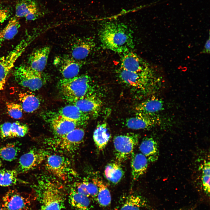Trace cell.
I'll list each match as a JSON object with an SVG mask.
<instances>
[{
  "instance_id": "cell-15",
  "label": "cell",
  "mask_w": 210,
  "mask_h": 210,
  "mask_svg": "<svg viewBox=\"0 0 210 210\" xmlns=\"http://www.w3.org/2000/svg\"><path fill=\"white\" fill-rule=\"evenodd\" d=\"M95 46V42L91 38H78L70 46V55L76 60H82L88 56Z\"/></svg>"
},
{
  "instance_id": "cell-37",
  "label": "cell",
  "mask_w": 210,
  "mask_h": 210,
  "mask_svg": "<svg viewBox=\"0 0 210 210\" xmlns=\"http://www.w3.org/2000/svg\"><path fill=\"white\" fill-rule=\"evenodd\" d=\"M12 123L6 122L0 126V132L1 138H9Z\"/></svg>"
},
{
  "instance_id": "cell-36",
  "label": "cell",
  "mask_w": 210,
  "mask_h": 210,
  "mask_svg": "<svg viewBox=\"0 0 210 210\" xmlns=\"http://www.w3.org/2000/svg\"><path fill=\"white\" fill-rule=\"evenodd\" d=\"M11 12L9 7L0 4V23L8 18L11 15Z\"/></svg>"
},
{
  "instance_id": "cell-14",
  "label": "cell",
  "mask_w": 210,
  "mask_h": 210,
  "mask_svg": "<svg viewBox=\"0 0 210 210\" xmlns=\"http://www.w3.org/2000/svg\"><path fill=\"white\" fill-rule=\"evenodd\" d=\"M43 14L34 0H19L16 4L15 16L17 18L24 17L27 20L32 21Z\"/></svg>"
},
{
  "instance_id": "cell-16",
  "label": "cell",
  "mask_w": 210,
  "mask_h": 210,
  "mask_svg": "<svg viewBox=\"0 0 210 210\" xmlns=\"http://www.w3.org/2000/svg\"><path fill=\"white\" fill-rule=\"evenodd\" d=\"M4 210H26L28 201L24 196L13 190L8 191L2 198Z\"/></svg>"
},
{
  "instance_id": "cell-42",
  "label": "cell",
  "mask_w": 210,
  "mask_h": 210,
  "mask_svg": "<svg viewBox=\"0 0 210 210\" xmlns=\"http://www.w3.org/2000/svg\"><path fill=\"white\" fill-rule=\"evenodd\" d=\"M1 134H0V141L1 139Z\"/></svg>"
},
{
  "instance_id": "cell-17",
  "label": "cell",
  "mask_w": 210,
  "mask_h": 210,
  "mask_svg": "<svg viewBox=\"0 0 210 210\" xmlns=\"http://www.w3.org/2000/svg\"><path fill=\"white\" fill-rule=\"evenodd\" d=\"M82 61L76 60L70 55L62 57L60 62L59 70L64 78L69 79L77 76L83 65Z\"/></svg>"
},
{
  "instance_id": "cell-21",
  "label": "cell",
  "mask_w": 210,
  "mask_h": 210,
  "mask_svg": "<svg viewBox=\"0 0 210 210\" xmlns=\"http://www.w3.org/2000/svg\"><path fill=\"white\" fill-rule=\"evenodd\" d=\"M51 125L57 137L63 136L77 127L75 122L59 115L52 120Z\"/></svg>"
},
{
  "instance_id": "cell-13",
  "label": "cell",
  "mask_w": 210,
  "mask_h": 210,
  "mask_svg": "<svg viewBox=\"0 0 210 210\" xmlns=\"http://www.w3.org/2000/svg\"><path fill=\"white\" fill-rule=\"evenodd\" d=\"M160 123V118L156 115L151 116L136 112L135 116L126 120L125 125L128 128L138 130L150 129Z\"/></svg>"
},
{
  "instance_id": "cell-11",
  "label": "cell",
  "mask_w": 210,
  "mask_h": 210,
  "mask_svg": "<svg viewBox=\"0 0 210 210\" xmlns=\"http://www.w3.org/2000/svg\"><path fill=\"white\" fill-rule=\"evenodd\" d=\"M120 68L135 73L147 71L152 69L146 62L132 51L122 54Z\"/></svg>"
},
{
  "instance_id": "cell-23",
  "label": "cell",
  "mask_w": 210,
  "mask_h": 210,
  "mask_svg": "<svg viewBox=\"0 0 210 210\" xmlns=\"http://www.w3.org/2000/svg\"><path fill=\"white\" fill-rule=\"evenodd\" d=\"M131 158L132 177L133 181H136L146 172L148 162L146 157L141 153H133Z\"/></svg>"
},
{
  "instance_id": "cell-26",
  "label": "cell",
  "mask_w": 210,
  "mask_h": 210,
  "mask_svg": "<svg viewBox=\"0 0 210 210\" xmlns=\"http://www.w3.org/2000/svg\"><path fill=\"white\" fill-rule=\"evenodd\" d=\"M69 201L74 210H90V197L78 192L74 188L70 190Z\"/></svg>"
},
{
  "instance_id": "cell-19",
  "label": "cell",
  "mask_w": 210,
  "mask_h": 210,
  "mask_svg": "<svg viewBox=\"0 0 210 210\" xmlns=\"http://www.w3.org/2000/svg\"><path fill=\"white\" fill-rule=\"evenodd\" d=\"M119 210H143L147 202L142 196L131 194L122 197L120 200Z\"/></svg>"
},
{
  "instance_id": "cell-34",
  "label": "cell",
  "mask_w": 210,
  "mask_h": 210,
  "mask_svg": "<svg viewBox=\"0 0 210 210\" xmlns=\"http://www.w3.org/2000/svg\"><path fill=\"white\" fill-rule=\"evenodd\" d=\"M29 128L25 124L16 121L12 123L9 138L22 137L28 133Z\"/></svg>"
},
{
  "instance_id": "cell-40",
  "label": "cell",
  "mask_w": 210,
  "mask_h": 210,
  "mask_svg": "<svg viewBox=\"0 0 210 210\" xmlns=\"http://www.w3.org/2000/svg\"><path fill=\"white\" fill-rule=\"evenodd\" d=\"M210 39L209 38L206 41L205 46L204 49L207 52H209L210 51Z\"/></svg>"
},
{
  "instance_id": "cell-39",
  "label": "cell",
  "mask_w": 210,
  "mask_h": 210,
  "mask_svg": "<svg viewBox=\"0 0 210 210\" xmlns=\"http://www.w3.org/2000/svg\"><path fill=\"white\" fill-rule=\"evenodd\" d=\"M202 170V174L210 175L209 162H205L204 164Z\"/></svg>"
},
{
  "instance_id": "cell-2",
  "label": "cell",
  "mask_w": 210,
  "mask_h": 210,
  "mask_svg": "<svg viewBox=\"0 0 210 210\" xmlns=\"http://www.w3.org/2000/svg\"><path fill=\"white\" fill-rule=\"evenodd\" d=\"M59 86L63 96L70 102L93 94L95 90L90 77L86 74L63 78L60 80Z\"/></svg>"
},
{
  "instance_id": "cell-10",
  "label": "cell",
  "mask_w": 210,
  "mask_h": 210,
  "mask_svg": "<svg viewBox=\"0 0 210 210\" xmlns=\"http://www.w3.org/2000/svg\"><path fill=\"white\" fill-rule=\"evenodd\" d=\"M85 136V132L81 128L77 127L66 134L57 137L55 142L62 150L69 153H72L79 147Z\"/></svg>"
},
{
  "instance_id": "cell-30",
  "label": "cell",
  "mask_w": 210,
  "mask_h": 210,
  "mask_svg": "<svg viewBox=\"0 0 210 210\" xmlns=\"http://www.w3.org/2000/svg\"><path fill=\"white\" fill-rule=\"evenodd\" d=\"M20 26L17 17L11 18L6 26L0 32V41L13 39L18 33Z\"/></svg>"
},
{
  "instance_id": "cell-12",
  "label": "cell",
  "mask_w": 210,
  "mask_h": 210,
  "mask_svg": "<svg viewBox=\"0 0 210 210\" xmlns=\"http://www.w3.org/2000/svg\"><path fill=\"white\" fill-rule=\"evenodd\" d=\"M71 102L90 118L98 117L103 105L100 98L94 93Z\"/></svg>"
},
{
  "instance_id": "cell-31",
  "label": "cell",
  "mask_w": 210,
  "mask_h": 210,
  "mask_svg": "<svg viewBox=\"0 0 210 210\" xmlns=\"http://www.w3.org/2000/svg\"><path fill=\"white\" fill-rule=\"evenodd\" d=\"M78 192L87 196L97 199L98 188L92 181L91 182L86 179L77 183L74 188Z\"/></svg>"
},
{
  "instance_id": "cell-28",
  "label": "cell",
  "mask_w": 210,
  "mask_h": 210,
  "mask_svg": "<svg viewBox=\"0 0 210 210\" xmlns=\"http://www.w3.org/2000/svg\"><path fill=\"white\" fill-rule=\"evenodd\" d=\"M18 98L23 111L25 112H33L40 106L39 98L31 92H21L19 94Z\"/></svg>"
},
{
  "instance_id": "cell-32",
  "label": "cell",
  "mask_w": 210,
  "mask_h": 210,
  "mask_svg": "<svg viewBox=\"0 0 210 210\" xmlns=\"http://www.w3.org/2000/svg\"><path fill=\"white\" fill-rule=\"evenodd\" d=\"M20 150L17 143H8L0 147V158L6 161H12L16 158Z\"/></svg>"
},
{
  "instance_id": "cell-41",
  "label": "cell",
  "mask_w": 210,
  "mask_h": 210,
  "mask_svg": "<svg viewBox=\"0 0 210 210\" xmlns=\"http://www.w3.org/2000/svg\"><path fill=\"white\" fill-rule=\"evenodd\" d=\"M0 210H4V209L3 207H2L0 206Z\"/></svg>"
},
{
  "instance_id": "cell-5",
  "label": "cell",
  "mask_w": 210,
  "mask_h": 210,
  "mask_svg": "<svg viewBox=\"0 0 210 210\" xmlns=\"http://www.w3.org/2000/svg\"><path fill=\"white\" fill-rule=\"evenodd\" d=\"M119 80L123 83L135 89L146 90L152 86L155 81L153 69L145 71L135 73L128 71L120 68L117 72Z\"/></svg>"
},
{
  "instance_id": "cell-3",
  "label": "cell",
  "mask_w": 210,
  "mask_h": 210,
  "mask_svg": "<svg viewBox=\"0 0 210 210\" xmlns=\"http://www.w3.org/2000/svg\"><path fill=\"white\" fill-rule=\"evenodd\" d=\"M37 194L40 204L39 210H62L65 207L64 193L53 183L49 182L40 185Z\"/></svg>"
},
{
  "instance_id": "cell-22",
  "label": "cell",
  "mask_w": 210,
  "mask_h": 210,
  "mask_svg": "<svg viewBox=\"0 0 210 210\" xmlns=\"http://www.w3.org/2000/svg\"><path fill=\"white\" fill-rule=\"evenodd\" d=\"M59 115L76 122L78 125L86 124L90 118L74 104L69 105L59 110Z\"/></svg>"
},
{
  "instance_id": "cell-4",
  "label": "cell",
  "mask_w": 210,
  "mask_h": 210,
  "mask_svg": "<svg viewBox=\"0 0 210 210\" xmlns=\"http://www.w3.org/2000/svg\"><path fill=\"white\" fill-rule=\"evenodd\" d=\"M35 37V34L33 33L26 34L12 50L0 57V91L4 89L8 76L15 62Z\"/></svg>"
},
{
  "instance_id": "cell-27",
  "label": "cell",
  "mask_w": 210,
  "mask_h": 210,
  "mask_svg": "<svg viewBox=\"0 0 210 210\" xmlns=\"http://www.w3.org/2000/svg\"><path fill=\"white\" fill-rule=\"evenodd\" d=\"M117 162H112L106 166L104 174L107 180L113 184L118 183L123 178L124 171L120 164Z\"/></svg>"
},
{
  "instance_id": "cell-6",
  "label": "cell",
  "mask_w": 210,
  "mask_h": 210,
  "mask_svg": "<svg viewBox=\"0 0 210 210\" xmlns=\"http://www.w3.org/2000/svg\"><path fill=\"white\" fill-rule=\"evenodd\" d=\"M13 75L19 85L31 91L38 90L43 86L41 72L34 69L28 65H21L15 67Z\"/></svg>"
},
{
  "instance_id": "cell-38",
  "label": "cell",
  "mask_w": 210,
  "mask_h": 210,
  "mask_svg": "<svg viewBox=\"0 0 210 210\" xmlns=\"http://www.w3.org/2000/svg\"><path fill=\"white\" fill-rule=\"evenodd\" d=\"M202 181L204 190L205 193L209 195L210 193V175L202 174Z\"/></svg>"
},
{
  "instance_id": "cell-20",
  "label": "cell",
  "mask_w": 210,
  "mask_h": 210,
  "mask_svg": "<svg viewBox=\"0 0 210 210\" xmlns=\"http://www.w3.org/2000/svg\"><path fill=\"white\" fill-rule=\"evenodd\" d=\"M164 103L158 97H153L138 104L135 107L137 112L149 115H154L163 110Z\"/></svg>"
},
{
  "instance_id": "cell-9",
  "label": "cell",
  "mask_w": 210,
  "mask_h": 210,
  "mask_svg": "<svg viewBox=\"0 0 210 210\" xmlns=\"http://www.w3.org/2000/svg\"><path fill=\"white\" fill-rule=\"evenodd\" d=\"M49 155L44 150L33 148L22 155L20 158L16 169L19 174L30 171L40 164Z\"/></svg>"
},
{
  "instance_id": "cell-18",
  "label": "cell",
  "mask_w": 210,
  "mask_h": 210,
  "mask_svg": "<svg viewBox=\"0 0 210 210\" xmlns=\"http://www.w3.org/2000/svg\"><path fill=\"white\" fill-rule=\"evenodd\" d=\"M50 51V47L48 46L36 50L29 57L28 65L34 69L41 72L47 65Z\"/></svg>"
},
{
  "instance_id": "cell-7",
  "label": "cell",
  "mask_w": 210,
  "mask_h": 210,
  "mask_svg": "<svg viewBox=\"0 0 210 210\" xmlns=\"http://www.w3.org/2000/svg\"><path fill=\"white\" fill-rule=\"evenodd\" d=\"M139 139V136L134 133L116 136L113 139V144L117 161L120 163L124 162L131 157Z\"/></svg>"
},
{
  "instance_id": "cell-1",
  "label": "cell",
  "mask_w": 210,
  "mask_h": 210,
  "mask_svg": "<svg viewBox=\"0 0 210 210\" xmlns=\"http://www.w3.org/2000/svg\"><path fill=\"white\" fill-rule=\"evenodd\" d=\"M133 33L125 24L107 22L101 27L99 33L101 45L104 48L120 53L132 51L135 45Z\"/></svg>"
},
{
  "instance_id": "cell-29",
  "label": "cell",
  "mask_w": 210,
  "mask_h": 210,
  "mask_svg": "<svg viewBox=\"0 0 210 210\" xmlns=\"http://www.w3.org/2000/svg\"><path fill=\"white\" fill-rule=\"evenodd\" d=\"M92 181L95 183L98 188V193L97 200L101 206L106 207L111 203V198L110 192L103 181L99 178H94Z\"/></svg>"
},
{
  "instance_id": "cell-24",
  "label": "cell",
  "mask_w": 210,
  "mask_h": 210,
  "mask_svg": "<svg viewBox=\"0 0 210 210\" xmlns=\"http://www.w3.org/2000/svg\"><path fill=\"white\" fill-rule=\"evenodd\" d=\"M139 148L141 153L146 157L148 162H153L158 159L159 156L158 146L153 138H144L141 142Z\"/></svg>"
},
{
  "instance_id": "cell-8",
  "label": "cell",
  "mask_w": 210,
  "mask_h": 210,
  "mask_svg": "<svg viewBox=\"0 0 210 210\" xmlns=\"http://www.w3.org/2000/svg\"><path fill=\"white\" fill-rule=\"evenodd\" d=\"M47 169L61 179L65 180L77 175L69 160L63 155H49L46 159Z\"/></svg>"
},
{
  "instance_id": "cell-33",
  "label": "cell",
  "mask_w": 210,
  "mask_h": 210,
  "mask_svg": "<svg viewBox=\"0 0 210 210\" xmlns=\"http://www.w3.org/2000/svg\"><path fill=\"white\" fill-rule=\"evenodd\" d=\"M18 174L16 169H4L0 170V186L5 187L16 184L19 182Z\"/></svg>"
},
{
  "instance_id": "cell-35",
  "label": "cell",
  "mask_w": 210,
  "mask_h": 210,
  "mask_svg": "<svg viewBox=\"0 0 210 210\" xmlns=\"http://www.w3.org/2000/svg\"><path fill=\"white\" fill-rule=\"evenodd\" d=\"M6 106L8 113L11 118L19 119L22 117L23 111L20 104L7 102L6 103Z\"/></svg>"
},
{
  "instance_id": "cell-25",
  "label": "cell",
  "mask_w": 210,
  "mask_h": 210,
  "mask_svg": "<svg viewBox=\"0 0 210 210\" xmlns=\"http://www.w3.org/2000/svg\"><path fill=\"white\" fill-rule=\"evenodd\" d=\"M111 138L110 130L105 122L98 125L94 130L93 139L97 148L102 150L105 147Z\"/></svg>"
}]
</instances>
